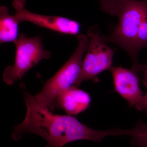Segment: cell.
Instances as JSON below:
<instances>
[{
    "label": "cell",
    "mask_w": 147,
    "mask_h": 147,
    "mask_svg": "<svg viewBox=\"0 0 147 147\" xmlns=\"http://www.w3.org/2000/svg\"><path fill=\"white\" fill-rule=\"evenodd\" d=\"M25 0H13L15 16L20 22L28 21L40 27L66 34L77 35L81 30L79 22L62 16H46L36 14L26 8Z\"/></svg>",
    "instance_id": "cell-6"
},
{
    "label": "cell",
    "mask_w": 147,
    "mask_h": 147,
    "mask_svg": "<svg viewBox=\"0 0 147 147\" xmlns=\"http://www.w3.org/2000/svg\"><path fill=\"white\" fill-rule=\"evenodd\" d=\"M97 26L90 27L88 31L89 45L82 62L81 71L73 87H79L82 82L91 80L98 82L99 74L112 67L115 50L107 46L101 39Z\"/></svg>",
    "instance_id": "cell-5"
},
{
    "label": "cell",
    "mask_w": 147,
    "mask_h": 147,
    "mask_svg": "<svg viewBox=\"0 0 147 147\" xmlns=\"http://www.w3.org/2000/svg\"><path fill=\"white\" fill-rule=\"evenodd\" d=\"M13 42L16 47L14 64L7 67L3 74L4 82L9 86L22 79L29 69L42 60L49 59L51 55L44 49L38 36L29 37L21 34Z\"/></svg>",
    "instance_id": "cell-4"
},
{
    "label": "cell",
    "mask_w": 147,
    "mask_h": 147,
    "mask_svg": "<svg viewBox=\"0 0 147 147\" xmlns=\"http://www.w3.org/2000/svg\"><path fill=\"white\" fill-rule=\"evenodd\" d=\"M144 110L147 115V91L143 96L141 105V111Z\"/></svg>",
    "instance_id": "cell-13"
},
{
    "label": "cell",
    "mask_w": 147,
    "mask_h": 147,
    "mask_svg": "<svg viewBox=\"0 0 147 147\" xmlns=\"http://www.w3.org/2000/svg\"><path fill=\"white\" fill-rule=\"evenodd\" d=\"M100 7L104 12L112 16H117L120 6L121 0H99Z\"/></svg>",
    "instance_id": "cell-11"
},
{
    "label": "cell",
    "mask_w": 147,
    "mask_h": 147,
    "mask_svg": "<svg viewBox=\"0 0 147 147\" xmlns=\"http://www.w3.org/2000/svg\"><path fill=\"white\" fill-rule=\"evenodd\" d=\"M125 135L131 137V147H147V124L140 120L131 129H125Z\"/></svg>",
    "instance_id": "cell-10"
},
{
    "label": "cell",
    "mask_w": 147,
    "mask_h": 147,
    "mask_svg": "<svg viewBox=\"0 0 147 147\" xmlns=\"http://www.w3.org/2000/svg\"><path fill=\"white\" fill-rule=\"evenodd\" d=\"M77 47L73 55L63 66L52 78L47 80L41 91L34 96L36 100L51 111L55 108V102L58 96L73 86L78 78L84 53L87 52L89 39L85 35L77 36Z\"/></svg>",
    "instance_id": "cell-3"
},
{
    "label": "cell",
    "mask_w": 147,
    "mask_h": 147,
    "mask_svg": "<svg viewBox=\"0 0 147 147\" xmlns=\"http://www.w3.org/2000/svg\"><path fill=\"white\" fill-rule=\"evenodd\" d=\"M24 96L26 115L24 121L13 128L11 137L14 141L20 140L24 134L32 133L44 138L47 142V147H63L79 140L100 142L108 136L122 135V129H119L96 130L72 116L53 114L27 91H24Z\"/></svg>",
    "instance_id": "cell-1"
},
{
    "label": "cell",
    "mask_w": 147,
    "mask_h": 147,
    "mask_svg": "<svg viewBox=\"0 0 147 147\" xmlns=\"http://www.w3.org/2000/svg\"><path fill=\"white\" fill-rule=\"evenodd\" d=\"M117 16L119 22L115 30L107 36L100 34V38L105 43L112 42L122 48L131 58L132 69L144 71L146 66L138 61L136 38L140 25L147 20V0H121Z\"/></svg>",
    "instance_id": "cell-2"
},
{
    "label": "cell",
    "mask_w": 147,
    "mask_h": 147,
    "mask_svg": "<svg viewBox=\"0 0 147 147\" xmlns=\"http://www.w3.org/2000/svg\"><path fill=\"white\" fill-rule=\"evenodd\" d=\"M91 100L88 92L72 86L58 96L54 105L63 109L69 115H76L88 108Z\"/></svg>",
    "instance_id": "cell-8"
},
{
    "label": "cell",
    "mask_w": 147,
    "mask_h": 147,
    "mask_svg": "<svg viewBox=\"0 0 147 147\" xmlns=\"http://www.w3.org/2000/svg\"><path fill=\"white\" fill-rule=\"evenodd\" d=\"M20 21L16 16L9 13L7 7H0V43L14 42L18 39V24Z\"/></svg>",
    "instance_id": "cell-9"
},
{
    "label": "cell",
    "mask_w": 147,
    "mask_h": 147,
    "mask_svg": "<svg viewBox=\"0 0 147 147\" xmlns=\"http://www.w3.org/2000/svg\"><path fill=\"white\" fill-rule=\"evenodd\" d=\"M137 50L147 47V20H145L140 25L136 38Z\"/></svg>",
    "instance_id": "cell-12"
},
{
    "label": "cell",
    "mask_w": 147,
    "mask_h": 147,
    "mask_svg": "<svg viewBox=\"0 0 147 147\" xmlns=\"http://www.w3.org/2000/svg\"><path fill=\"white\" fill-rule=\"evenodd\" d=\"M116 92L128 102L131 107L141 111L143 92L139 86V72L121 67L110 69Z\"/></svg>",
    "instance_id": "cell-7"
},
{
    "label": "cell",
    "mask_w": 147,
    "mask_h": 147,
    "mask_svg": "<svg viewBox=\"0 0 147 147\" xmlns=\"http://www.w3.org/2000/svg\"><path fill=\"white\" fill-rule=\"evenodd\" d=\"M143 83L144 86L147 89V65H146L144 71V77H143Z\"/></svg>",
    "instance_id": "cell-14"
}]
</instances>
